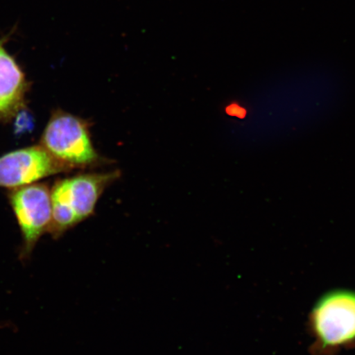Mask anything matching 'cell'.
<instances>
[{
    "instance_id": "cell-1",
    "label": "cell",
    "mask_w": 355,
    "mask_h": 355,
    "mask_svg": "<svg viewBox=\"0 0 355 355\" xmlns=\"http://www.w3.org/2000/svg\"><path fill=\"white\" fill-rule=\"evenodd\" d=\"M117 172L80 175L57 182L51 191L52 220L49 233L59 239L94 214L106 186L117 179Z\"/></svg>"
},
{
    "instance_id": "cell-2",
    "label": "cell",
    "mask_w": 355,
    "mask_h": 355,
    "mask_svg": "<svg viewBox=\"0 0 355 355\" xmlns=\"http://www.w3.org/2000/svg\"><path fill=\"white\" fill-rule=\"evenodd\" d=\"M310 328L318 348L336 352L355 343V291L328 292L310 315Z\"/></svg>"
},
{
    "instance_id": "cell-3",
    "label": "cell",
    "mask_w": 355,
    "mask_h": 355,
    "mask_svg": "<svg viewBox=\"0 0 355 355\" xmlns=\"http://www.w3.org/2000/svg\"><path fill=\"white\" fill-rule=\"evenodd\" d=\"M8 198L21 234L19 257L24 263L32 257L40 239L50 230L51 191L46 185L33 184L15 189Z\"/></svg>"
},
{
    "instance_id": "cell-4",
    "label": "cell",
    "mask_w": 355,
    "mask_h": 355,
    "mask_svg": "<svg viewBox=\"0 0 355 355\" xmlns=\"http://www.w3.org/2000/svg\"><path fill=\"white\" fill-rule=\"evenodd\" d=\"M41 146L68 167L91 165L98 159L86 122L62 111L53 114Z\"/></svg>"
},
{
    "instance_id": "cell-5",
    "label": "cell",
    "mask_w": 355,
    "mask_h": 355,
    "mask_svg": "<svg viewBox=\"0 0 355 355\" xmlns=\"http://www.w3.org/2000/svg\"><path fill=\"white\" fill-rule=\"evenodd\" d=\"M42 146H30L0 157V187L17 189L67 170Z\"/></svg>"
},
{
    "instance_id": "cell-6",
    "label": "cell",
    "mask_w": 355,
    "mask_h": 355,
    "mask_svg": "<svg viewBox=\"0 0 355 355\" xmlns=\"http://www.w3.org/2000/svg\"><path fill=\"white\" fill-rule=\"evenodd\" d=\"M26 87L19 65L0 46V119L12 116L19 110Z\"/></svg>"
},
{
    "instance_id": "cell-7",
    "label": "cell",
    "mask_w": 355,
    "mask_h": 355,
    "mask_svg": "<svg viewBox=\"0 0 355 355\" xmlns=\"http://www.w3.org/2000/svg\"><path fill=\"white\" fill-rule=\"evenodd\" d=\"M227 113L230 115H234V116H237L239 118H243L245 116L246 111L238 105H233L229 106Z\"/></svg>"
}]
</instances>
